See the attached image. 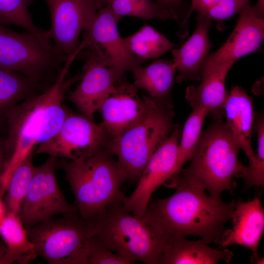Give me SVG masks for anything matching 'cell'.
<instances>
[{
    "mask_svg": "<svg viewBox=\"0 0 264 264\" xmlns=\"http://www.w3.org/2000/svg\"><path fill=\"white\" fill-rule=\"evenodd\" d=\"M71 65L66 62L55 81L44 91L28 97L8 111V134L5 139L8 161L0 177L1 196L15 168L36 146L55 135L62 126L67 110L63 100L69 88L82 76L81 72L66 78Z\"/></svg>",
    "mask_w": 264,
    "mask_h": 264,
    "instance_id": "6da1fadb",
    "label": "cell"
},
{
    "mask_svg": "<svg viewBox=\"0 0 264 264\" xmlns=\"http://www.w3.org/2000/svg\"><path fill=\"white\" fill-rule=\"evenodd\" d=\"M170 197L151 200L143 216L145 223L165 241L195 236L205 243L219 244L231 220L236 200L227 203L208 195L205 190L179 183Z\"/></svg>",
    "mask_w": 264,
    "mask_h": 264,
    "instance_id": "7a4b0ae2",
    "label": "cell"
},
{
    "mask_svg": "<svg viewBox=\"0 0 264 264\" xmlns=\"http://www.w3.org/2000/svg\"><path fill=\"white\" fill-rule=\"evenodd\" d=\"M239 146L222 117H213L202 132L190 164L173 176L171 183H179L207 190L220 199L225 191L232 192L244 165L238 159Z\"/></svg>",
    "mask_w": 264,
    "mask_h": 264,
    "instance_id": "3957f363",
    "label": "cell"
},
{
    "mask_svg": "<svg viewBox=\"0 0 264 264\" xmlns=\"http://www.w3.org/2000/svg\"><path fill=\"white\" fill-rule=\"evenodd\" d=\"M113 156L102 149L75 160L56 158V168L65 173L77 212L86 220H95L109 206L126 198L121 187L127 175Z\"/></svg>",
    "mask_w": 264,
    "mask_h": 264,
    "instance_id": "277c9868",
    "label": "cell"
},
{
    "mask_svg": "<svg viewBox=\"0 0 264 264\" xmlns=\"http://www.w3.org/2000/svg\"><path fill=\"white\" fill-rule=\"evenodd\" d=\"M149 97L144 115L128 130L112 138L106 149L116 156L128 179L132 181H138L154 153L175 126L172 102Z\"/></svg>",
    "mask_w": 264,
    "mask_h": 264,
    "instance_id": "5b68a950",
    "label": "cell"
},
{
    "mask_svg": "<svg viewBox=\"0 0 264 264\" xmlns=\"http://www.w3.org/2000/svg\"><path fill=\"white\" fill-rule=\"evenodd\" d=\"M93 221L94 235L130 264H158L165 240L129 211L123 202L110 205Z\"/></svg>",
    "mask_w": 264,
    "mask_h": 264,
    "instance_id": "8992f818",
    "label": "cell"
},
{
    "mask_svg": "<svg viewBox=\"0 0 264 264\" xmlns=\"http://www.w3.org/2000/svg\"><path fill=\"white\" fill-rule=\"evenodd\" d=\"M26 229L38 256L48 263L87 264L89 242L95 234L94 223L77 211Z\"/></svg>",
    "mask_w": 264,
    "mask_h": 264,
    "instance_id": "52a82bcc",
    "label": "cell"
},
{
    "mask_svg": "<svg viewBox=\"0 0 264 264\" xmlns=\"http://www.w3.org/2000/svg\"><path fill=\"white\" fill-rule=\"evenodd\" d=\"M69 57L32 33L16 32L0 23V66L48 86Z\"/></svg>",
    "mask_w": 264,
    "mask_h": 264,
    "instance_id": "ba28073f",
    "label": "cell"
},
{
    "mask_svg": "<svg viewBox=\"0 0 264 264\" xmlns=\"http://www.w3.org/2000/svg\"><path fill=\"white\" fill-rule=\"evenodd\" d=\"M112 137L100 124L67 108L65 120L58 132L38 146L35 154L56 158L77 159L102 149L106 150Z\"/></svg>",
    "mask_w": 264,
    "mask_h": 264,
    "instance_id": "9c48e42d",
    "label": "cell"
},
{
    "mask_svg": "<svg viewBox=\"0 0 264 264\" xmlns=\"http://www.w3.org/2000/svg\"><path fill=\"white\" fill-rule=\"evenodd\" d=\"M56 158L49 156L35 166L32 179L19 213L25 227L28 228L53 218L77 211L66 200L56 178Z\"/></svg>",
    "mask_w": 264,
    "mask_h": 264,
    "instance_id": "30bf717a",
    "label": "cell"
},
{
    "mask_svg": "<svg viewBox=\"0 0 264 264\" xmlns=\"http://www.w3.org/2000/svg\"><path fill=\"white\" fill-rule=\"evenodd\" d=\"M85 49L77 55L85 62L80 83L67 98L80 113L94 120V114L104 98L124 76H120L110 66L99 45L92 44Z\"/></svg>",
    "mask_w": 264,
    "mask_h": 264,
    "instance_id": "8fae6325",
    "label": "cell"
},
{
    "mask_svg": "<svg viewBox=\"0 0 264 264\" xmlns=\"http://www.w3.org/2000/svg\"><path fill=\"white\" fill-rule=\"evenodd\" d=\"M45 1L51 19L48 37L57 51L70 57L79 46L80 33L88 28L102 4L98 0Z\"/></svg>",
    "mask_w": 264,
    "mask_h": 264,
    "instance_id": "7c38bea8",
    "label": "cell"
},
{
    "mask_svg": "<svg viewBox=\"0 0 264 264\" xmlns=\"http://www.w3.org/2000/svg\"><path fill=\"white\" fill-rule=\"evenodd\" d=\"M181 130L180 125H175L148 162L135 190L123 202L125 207L136 217L143 216L154 192L174 175Z\"/></svg>",
    "mask_w": 264,
    "mask_h": 264,
    "instance_id": "4fadbf2b",
    "label": "cell"
},
{
    "mask_svg": "<svg viewBox=\"0 0 264 264\" xmlns=\"http://www.w3.org/2000/svg\"><path fill=\"white\" fill-rule=\"evenodd\" d=\"M120 20L105 5L98 9L76 51H80L92 44L99 45L108 59L110 66L121 76L126 72L146 62L133 55L128 50L124 38L117 28Z\"/></svg>",
    "mask_w": 264,
    "mask_h": 264,
    "instance_id": "5bb4252c",
    "label": "cell"
},
{
    "mask_svg": "<svg viewBox=\"0 0 264 264\" xmlns=\"http://www.w3.org/2000/svg\"><path fill=\"white\" fill-rule=\"evenodd\" d=\"M138 89L124 76L109 92L97 111L101 124L110 136L115 137L136 123L145 114L150 97H139Z\"/></svg>",
    "mask_w": 264,
    "mask_h": 264,
    "instance_id": "9a60e30c",
    "label": "cell"
},
{
    "mask_svg": "<svg viewBox=\"0 0 264 264\" xmlns=\"http://www.w3.org/2000/svg\"><path fill=\"white\" fill-rule=\"evenodd\" d=\"M238 13L236 24L226 42L218 50L208 54L202 65L234 64L240 58L260 49L264 39V19L254 14L250 1Z\"/></svg>",
    "mask_w": 264,
    "mask_h": 264,
    "instance_id": "2e32d148",
    "label": "cell"
},
{
    "mask_svg": "<svg viewBox=\"0 0 264 264\" xmlns=\"http://www.w3.org/2000/svg\"><path fill=\"white\" fill-rule=\"evenodd\" d=\"M260 195H256L246 202L236 200L231 220L232 228L227 229L219 244L221 248L237 244L248 248L252 252L251 262L264 264V258L258 254L259 244L264 231V209Z\"/></svg>",
    "mask_w": 264,
    "mask_h": 264,
    "instance_id": "e0dca14e",
    "label": "cell"
},
{
    "mask_svg": "<svg viewBox=\"0 0 264 264\" xmlns=\"http://www.w3.org/2000/svg\"><path fill=\"white\" fill-rule=\"evenodd\" d=\"M233 65L223 63L201 66L199 84L190 85L185 90L186 99L192 109L202 108L213 117H222L227 94L226 78Z\"/></svg>",
    "mask_w": 264,
    "mask_h": 264,
    "instance_id": "ac0fdd59",
    "label": "cell"
},
{
    "mask_svg": "<svg viewBox=\"0 0 264 264\" xmlns=\"http://www.w3.org/2000/svg\"><path fill=\"white\" fill-rule=\"evenodd\" d=\"M196 27L190 38L178 49L173 48V63L178 74L175 82L200 80L202 64L212 44L209 37L212 21L197 13Z\"/></svg>",
    "mask_w": 264,
    "mask_h": 264,
    "instance_id": "d6986e66",
    "label": "cell"
},
{
    "mask_svg": "<svg viewBox=\"0 0 264 264\" xmlns=\"http://www.w3.org/2000/svg\"><path fill=\"white\" fill-rule=\"evenodd\" d=\"M225 123L249 161L255 156L251 145V135L255 115L253 100L239 86L227 91L223 105Z\"/></svg>",
    "mask_w": 264,
    "mask_h": 264,
    "instance_id": "ffe728a7",
    "label": "cell"
},
{
    "mask_svg": "<svg viewBox=\"0 0 264 264\" xmlns=\"http://www.w3.org/2000/svg\"><path fill=\"white\" fill-rule=\"evenodd\" d=\"M222 249L213 248L201 239L172 238L165 242L158 264H216L221 260L229 263L233 253Z\"/></svg>",
    "mask_w": 264,
    "mask_h": 264,
    "instance_id": "44dd1931",
    "label": "cell"
},
{
    "mask_svg": "<svg viewBox=\"0 0 264 264\" xmlns=\"http://www.w3.org/2000/svg\"><path fill=\"white\" fill-rule=\"evenodd\" d=\"M0 264H26L37 254L19 214L8 212L0 221Z\"/></svg>",
    "mask_w": 264,
    "mask_h": 264,
    "instance_id": "7402d4cb",
    "label": "cell"
},
{
    "mask_svg": "<svg viewBox=\"0 0 264 264\" xmlns=\"http://www.w3.org/2000/svg\"><path fill=\"white\" fill-rule=\"evenodd\" d=\"M133 85L147 90L158 101L171 102L172 90L176 71L173 61L158 59L146 66H138L131 70Z\"/></svg>",
    "mask_w": 264,
    "mask_h": 264,
    "instance_id": "603a6c76",
    "label": "cell"
},
{
    "mask_svg": "<svg viewBox=\"0 0 264 264\" xmlns=\"http://www.w3.org/2000/svg\"><path fill=\"white\" fill-rule=\"evenodd\" d=\"M48 87L20 72L0 66V123L6 120L12 107Z\"/></svg>",
    "mask_w": 264,
    "mask_h": 264,
    "instance_id": "cb8c5ba5",
    "label": "cell"
},
{
    "mask_svg": "<svg viewBox=\"0 0 264 264\" xmlns=\"http://www.w3.org/2000/svg\"><path fill=\"white\" fill-rule=\"evenodd\" d=\"M124 38L129 51L146 62L158 58L177 46L149 24H144L136 32Z\"/></svg>",
    "mask_w": 264,
    "mask_h": 264,
    "instance_id": "d4e9b609",
    "label": "cell"
},
{
    "mask_svg": "<svg viewBox=\"0 0 264 264\" xmlns=\"http://www.w3.org/2000/svg\"><path fill=\"white\" fill-rule=\"evenodd\" d=\"M35 150L27 154L11 175L3 199L8 212L20 213L34 172L33 158Z\"/></svg>",
    "mask_w": 264,
    "mask_h": 264,
    "instance_id": "484cf974",
    "label": "cell"
},
{
    "mask_svg": "<svg viewBox=\"0 0 264 264\" xmlns=\"http://www.w3.org/2000/svg\"><path fill=\"white\" fill-rule=\"evenodd\" d=\"M208 114L207 111L202 108H192V112L181 130L174 175L178 173L183 168V165L192 158L202 133L204 120Z\"/></svg>",
    "mask_w": 264,
    "mask_h": 264,
    "instance_id": "4316f807",
    "label": "cell"
},
{
    "mask_svg": "<svg viewBox=\"0 0 264 264\" xmlns=\"http://www.w3.org/2000/svg\"><path fill=\"white\" fill-rule=\"evenodd\" d=\"M250 0H191L188 11L184 24L188 21L194 11L211 21L217 22V29H224V22L238 13L243 6Z\"/></svg>",
    "mask_w": 264,
    "mask_h": 264,
    "instance_id": "83f0119b",
    "label": "cell"
},
{
    "mask_svg": "<svg viewBox=\"0 0 264 264\" xmlns=\"http://www.w3.org/2000/svg\"><path fill=\"white\" fill-rule=\"evenodd\" d=\"M35 0H0V23L20 26L42 40L49 42L47 30L37 27L28 12Z\"/></svg>",
    "mask_w": 264,
    "mask_h": 264,
    "instance_id": "f1b7e54d",
    "label": "cell"
},
{
    "mask_svg": "<svg viewBox=\"0 0 264 264\" xmlns=\"http://www.w3.org/2000/svg\"><path fill=\"white\" fill-rule=\"evenodd\" d=\"M106 3L120 19L124 16H131L164 21L171 18L166 10L152 0H106Z\"/></svg>",
    "mask_w": 264,
    "mask_h": 264,
    "instance_id": "f546056e",
    "label": "cell"
},
{
    "mask_svg": "<svg viewBox=\"0 0 264 264\" xmlns=\"http://www.w3.org/2000/svg\"><path fill=\"white\" fill-rule=\"evenodd\" d=\"M253 129L257 134V151L254 157L245 166L238 177L244 178V189L264 186V118L260 114L255 117Z\"/></svg>",
    "mask_w": 264,
    "mask_h": 264,
    "instance_id": "4dcf8cb0",
    "label": "cell"
},
{
    "mask_svg": "<svg viewBox=\"0 0 264 264\" xmlns=\"http://www.w3.org/2000/svg\"><path fill=\"white\" fill-rule=\"evenodd\" d=\"M87 264H130L109 249L95 235L90 240Z\"/></svg>",
    "mask_w": 264,
    "mask_h": 264,
    "instance_id": "1f68e13d",
    "label": "cell"
},
{
    "mask_svg": "<svg viewBox=\"0 0 264 264\" xmlns=\"http://www.w3.org/2000/svg\"><path fill=\"white\" fill-rule=\"evenodd\" d=\"M155 2L169 13L170 17L179 23V27L183 23L189 7L186 0H156Z\"/></svg>",
    "mask_w": 264,
    "mask_h": 264,
    "instance_id": "d6a6232c",
    "label": "cell"
},
{
    "mask_svg": "<svg viewBox=\"0 0 264 264\" xmlns=\"http://www.w3.org/2000/svg\"><path fill=\"white\" fill-rule=\"evenodd\" d=\"M7 161L8 154L5 139H3L0 135V177L4 170Z\"/></svg>",
    "mask_w": 264,
    "mask_h": 264,
    "instance_id": "836d02e7",
    "label": "cell"
},
{
    "mask_svg": "<svg viewBox=\"0 0 264 264\" xmlns=\"http://www.w3.org/2000/svg\"><path fill=\"white\" fill-rule=\"evenodd\" d=\"M252 10L254 14L258 18L264 17V0H258L257 3L251 6Z\"/></svg>",
    "mask_w": 264,
    "mask_h": 264,
    "instance_id": "e575fe53",
    "label": "cell"
},
{
    "mask_svg": "<svg viewBox=\"0 0 264 264\" xmlns=\"http://www.w3.org/2000/svg\"><path fill=\"white\" fill-rule=\"evenodd\" d=\"M7 213L3 197L0 195V221L6 216Z\"/></svg>",
    "mask_w": 264,
    "mask_h": 264,
    "instance_id": "d590c367",
    "label": "cell"
},
{
    "mask_svg": "<svg viewBox=\"0 0 264 264\" xmlns=\"http://www.w3.org/2000/svg\"><path fill=\"white\" fill-rule=\"evenodd\" d=\"M102 4V1H101V0H98Z\"/></svg>",
    "mask_w": 264,
    "mask_h": 264,
    "instance_id": "8d00e7d4",
    "label": "cell"
}]
</instances>
